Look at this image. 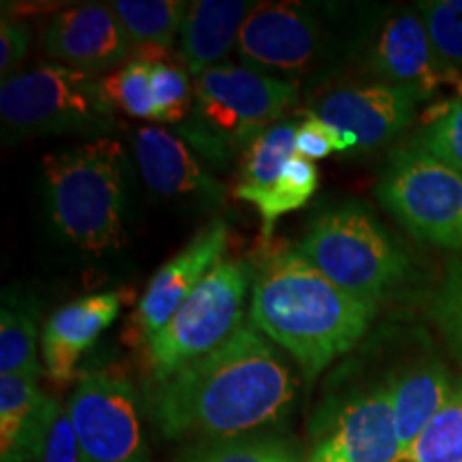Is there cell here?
<instances>
[{
    "mask_svg": "<svg viewBox=\"0 0 462 462\" xmlns=\"http://www.w3.org/2000/svg\"><path fill=\"white\" fill-rule=\"evenodd\" d=\"M296 390L285 356L245 323L215 351L157 383L150 415L165 441H221L282 429Z\"/></svg>",
    "mask_w": 462,
    "mask_h": 462,
    "instance_id": "obj_1",
    "label": "cell"
},
{
    "mask_svg": "<svg viewBox=\"0 0 462 462\" xmlns=\"http://www.w3.org/2000/svg\"><path fill=\"white\" fill-rule=\"evenodd\" d=\"M253 270L251 323L291 356L309 383L349 354L377 317V304L334 285L296 246L276 248Z\"/></svg>",
    "mask_w": 462,
    "mask_h": 462,
    "instance_id": "obj_2",
    "label": "cell"
},
{
    "mask_svg": "<svg viewBox=\"0 0 462 462\" xmlns=\"http://www.w3.org/2000/svg\"><path fill=\"white\" fill-rule=\"evenodd\" d=\"M125 152L109 137L45 154L48 210L62 238L92 255L125 242Z\"/></svg>",
    "mask_w": 462,
    "mask_h": 462,
    "instance_id": "obj_3",
    "label": "cell"
},
{
    "mask_svg": "<svg viewBox=\"0 0 462 462\" xmlns=\"http://www.w3.org/2000/svg\"><path fill=\"white\" fill-rule=\"evenodd\" d=\"M296 84L223 62L195 79L193 112L178 126L184 142L225 167L298 103Z\"/></svg>",
    "mask_w": 462,
    "mask_h": 462,
    "instance_id": "obj_4",
    "label": "cell"
},
{
    "mask_svg": "<svg viewBox=\"0 0 462 462\" xmlns=\"http://www.w3.org/2000/svg\"><path fill=\"white\" fill-rule=\"evenodd\" d=\"M296 248L334 285L373 304L388 298L409 274L407 253L357 201L323 210Z\"/></svg>",
    "mask_w": 462,
    "mask_h": 462,
    "instance_id": "obj_5",
    "label": "cell"
},
{
    "mask_svg": "<svg viewBox=\"0 0 462 462\" xmlns=\"http://www.w3.org/2000/svg\"><path fill=\"white\" fill-rule=\"evenodd\" d=\"M0 123L5 142L42 135L103 140L114 131L116 109L103 88V78L48 62L5 79Z\"/></svg>",
    "mask_w": 462,
    "mask_h": 462,
    "instance_id": "obj_6",
    "label": "cell"
},
{
    "mask_svg": "<svg viewBox=\"0 0 462 462\" xmlns=\"http://www.w3.org/2000/svg\"><path fill=\"white\" fill-rule=\"evenodd\" d=\"M253 274L255 270L251 263L223 259L176 315L148 340V362L157 383L215 351L245 326L242 317Z\"/></svg>",
    "mask_w": 462,
    "mask_h": 462,
    "instance_id": "obj_7",
    "label": "cell"
},
{
    "mask_svg": "<svg viewBox=\"0 0 462 462\" xmlns=\"http://www.w3.org/2000/svg\"><path fill=\"white\" fill-rule=\"evenodd\" d=\"M381 206L424 245L462 248V171L424 148L394 150L377 182Z\"/></svg>",
    "mask_w": 462,
    "mask_h": 462,
    "instance_id": "obj_8",
    "label": "cell"
},
{
    "mask_svg": "<svg viewBox=\"0 0 462 462\" xmlns=\"http://www.w3.org/2000/svg\"><path fill=\"white\" fill-rule=\"evenodd\" d=\"M309 432L310 462H402L388 377L326 398Z\"/></svg>",
    "mask_w": 462,
    "mask_h": 462,
    "instance_id": "obj_9",
    "label": "cell"
},
{
    "mask_svg": "<svg viewBox=\"0 0 462 462\" xmlns=\"http://www.w3.org/2000/svg\"><path fill=\"white\" fill-rule=\"evenodd\" d=\"M65 409L90 462H150L142 398L129 379L82 373Z\"/></svg>",
    "mask_w": 462,
    "mask_h": 462,
    "instance_id": "obj_10",
    "label": "cell"
},
{
    "mask_svg": "<svg viewBox=\"0 0 462 462\" xmlns=\"http://www.w3.org/2000/svg\"><path fill=\"white\" fill-rule=\"evenodd\" d=\"M242 65L282 82L315 73L328 50L319 14L300 3H259L238 37Z\"/></svg>",
    "mask_w": 462,
    "mask_h": 462,
    "instance_id": "obj_11",
    "label": "cell"
},
{
    "mask_svg": "<svg viewBox=\"0 0 462 462\" xmlns=\"http://www.w3.org/2000/svg\"><path fill=\"white\" fill-rule=\"evenodd\" d=\"M364 65L379 84L411 90L420 101L435 99L448 86L462 97V73L439 56L418 9L381 17L368 34Z\"/></svg>",
    "mask_w": 462,
    "mask_h": 462,
    "instance_id": "obj_12",
    "label": "cell"
},
{
    "mask_svg": "<svg viewBox=\"0 0 462 462\" xmlns=\"http://www.w3.org/2000/svg\"><path fill=\"white\" fill-rule=\"evenodd\" d=\"M418 103L411 90L373 82L328 92L304 114L351 133L357 140L356 152L362 154L394 142L415 120Z\"/></svg>",
    "mask_w": 462,
    "mask_h": 462,
    "instance_id": "obj_13",
    "label": "cell"
},
{
    "mask_svg": "<svg viewBox=\"0 0 462 462\" xmlns=\"http://www.w3.org/2000/svg\"><path fill=\"white\" fill-rule=\"evenodd\" d=\"M43 48L60 65L101 75L126 65L133 43L109 5L56 11L43 31Z\"/></svg>",
    "mask_w": 462,
    "mask_h": 462,
    "instance_id": "obj_14",
    "label": "cell"
},
{
    "mask_svg": "<svg viewBox=\"0 0 462 462\" xmlns=\"http://www.w3.org/2000/svg\"><path fill=\"white\" fill-rule=\"evenodd\" d=\"M227 242V225L212 221L152 276L135 310V328L142 340L148 343L223 262Z\"/></svg>",
    "mask_w": 462,
    "mask_h": 462,
    "instance_id": "obj_15",
    "label": "cell"
},
{
    "mask_svg": "<svg viewBox=\"0 0 462 462\" xmlns=\"http://www.w3.org/2000/svg\"><path fill=\"white\" fill-rule=\"evenodd\" d=\"M123 298L116 291L90 293L56 310L42 334L43 373L56 385L79 379V360L120 313Z\"/></svg>",
    "mask_w": 462,
    "mask_h": 462,
    "instance_id": "obj_16",
    "label": "cell"
},
{
    "mask_svg": "<svg viewBox=\"0 0 462 462\" xmlns=\"http://www.w3.org/2000/svg\"><path fill=\"white\" fill-rule=\"evenodd\" d=\"M133 152L146 187L161 198H199L212 206L223 201L225 187L182 137L161 126H140L133 135Z\"/></svg>",
    "mask_w": 462,
    "mask_h": 462,
    "instance_id": "obj_17",
    "label": "cell"
},
{
    "mask_svg": "<svg viewBox=\"0 0 462 462\" xmlns=\"http://www.w3.org/2000/svg\"><path fill=\"white\" fill-rule=\"evenodd\" d=\"M60 404L31 377H0V462H42Z\"/></svg>",
    "mask_w": 462,
    "mask_h": 462,
    "instance_id": "obj_18",
    "label": "cell"
},
{
    "mask_svg": "<svg viewBox=\"0 0 462 462\" xmlns=\"http://www.w3.org/2000/svg\"><path fill=\"white\" fill-rule=\"evenodd\" d=\"M255 3L246 0H195L189 3L180 32V62L195 79L223 65Z\"/></svg>",
    "mask_w": 462,
    "mask_h": 462,
    "instance_id": "obj_19",
    "label": "cell"
},
{
    "mask_svg": "<svg viewBox=\"0 0 462 462\" xmlns=\"http://www.w3.org/2000/svg\"><path fill=\"white\" fill-rule=\"evenodd\" d=\"M402 456L437 418L452 394L456 379L435 357H421L388 377Z\"/></svg>",
    "mask_w": 462,
    "mask_h": 462,
    "instance_id": "obj_20",
    "label": "cell"
},
{
    "mask_svg": "<svg viewBox=\"0 0 462 462\" xmlns=\"http://www.w3.org/2000/svg\"><path fill=\"white\" fill-rule=\"evenodd\" d=\"M109 7L137 50V60H163L180 37L189 3L182 0H114Z\"/></svg>",
    "mask_w": 462,
    "mask_h": 462,
    "instance_id": "obj_21",
    "label": "cell"
},
{
    "mask_svg": "<svg viewBox=\"0 0 462 462\" xmlns=\"http://www.w3.org/2000/svg\"><path fill=\"white\" fill-rule=\"evenodd\" d=\"M39 304L32 298L7 291L0 309V377L39 379L43 364L37 356Z\"/></svg>",
    "mask_w": 462,
    "mask_h": 462,
    "instance_id": "obj_22",
    "label": "cell"
},
{
    "mask_svg": "<svg viewBox=\"0 0 462 462\" xmlns=\"http://www.w3.org/2000/svg\"><path fill=\"white\" fill-rule=\"evenodd\" d=\"M317 189H319V170H317V165L313 161L296 154L274 184L263 189L236 184L234 195L257 208L259 217H262V236L263 240H268L273 236L276 221L282 215L304 208Z\"/></svg>",
    "mask_w": 462,
    "mask_h": 462,
    "instance_id": "obj_23",
    "label": "cell"
},
{
    "mask_svg": "<svg viewBox=\"0 0 462 462\" xmlns=\"http://www.w3.org/2000/svg\"><path fill=\"white\" fill-rule=\"evenodd\" d=\"M180 462H302L298 446L276 430L189 446Z\"/></svg>",
    "mask_w": 462,
    "mask_h": 462,
    "instance_id": "obj_24",
    "label": "cell"
},
{
    "mask_svg": "<svg viewBox=\"0 0 462 462\" xmlns=\"http://www.w3.org/2000/svg\"><path fill=\"white\" fill-rule=\"evenodd\" d=\"M296 120H281L268 126L253 140L240 154V182L242 187L263 189L281 178L289 161L298 154L296 150Z\"/></svg>",
    "mask_w": 462,
    "mask_h": 462,
    "instance_id": "obj_25",
    "label": "cell"
},
{
    "mask_svg": "<svg viewBox=\"0 0 462 462\" xmlns=\"http://www.w3.org/2000/svg\"><path fill=\"white\" fill-rule=\"evenodd\" d=\"M402 462H462V379L430 426L407 449Z\"/></svg>",
    "mask_w": 462,
    "mask_h": 462,
    "instance_id": "obj_26",
    "label": "cell"
},
{
    "mask_svg": "<svg viewBox=\"0 0 462 462\" xmlns=\"http://www.w3.org/2000/svg\"><path fill=\"white\" fill-rule=\"evenodd\" d=\"M150 86L159 123L180 126L195 106V88L190 86L189 71L170 58L154 60L150 62Z\"/></svg>",
    "mask_w": 462,
    "mask_h": 462,
    "instance_id": "obj_27",
    "label": "cell"
},
{
    "mask_svg": "<svg viewBox=\"0 0 462 462\" xmlns=\"http://www.w3.org/2000/svg\"><path fill=\"white\" fill-rule=\"evenodd\" d=\"M103 88L116 112L140 120H157L152 86H150V62L131 58L118 71L103 78Z\"/></svg>",
    "mask_w": 462,
    "mask_h": 462,
    "instance_id": "obj_28",
    "label": "cell"
},
{
    "mask_svg": "<svg viewBox=\"0 0 462 462\" xmlns=\"http://www.w3.org/2000/svg\"><path fill=\"white\" fill-rule=\"evenodd\" d=\"M429 313L448 349L462 362V257L449 262L432 291Z\"/></svg>",
    "mask_w": 462,
    "mask_h": 462,
    "instance_id": "obj_29",
    "label": "cell"
},
{
    "mask_svg": "<svg viewBox=\"0 0 462 462\" xmlns=\"http://www.w3.org/2000/svg\"><path fill=\"white\" fill-rule=\"evenodd\" d=\"M411 143L462 171V97L441 103Z\"/></svg>",
    "mask_w": 462,
    "mask_h": 462,
    "instance_id": "obj_30",
    "label": "cell"
},
{
    "mask_svg": "<svg viewBox=\"0 0 462 462\" xmlns=\"http://www.w3.org/2000/svg\"><path fill=\"white\" fill-rule=\"evenodd\" d=\"M418 11L439 56L462 67V0H421Z\"/></svg>",
    "mask_w": 462,
    "mask_h": 462,
    "instance_id": "obj_31",
    "label": "cell"
},
{
    "mask_svg": "<svg viewBox=\"0 0 462 462\" xmlns=\"http://www.w3.org/2000/svg\"><path fill=\"white\" fill-rule=\"evenodd\" d=\"M296 150L300 157L315 161L337 152H356L357 140L351 133L340 131L326 120L306 114V118L298 125Z\"/></svg>",
    "mask_w": 462,
    "mask_h": 462,
    "instance_id": "obj_32",
    "label": "cell"
},
{
    "mask_svg": "<svg viewBox=\"0 0 462 462\" xmlns=\"http://www.w3.org/2000/svg\"><path fill=\"white\" fill-rule=\"evenodd\" d=\"M28 48H31V26L3 11V20H0V75H3V82L9 79L11 71L24 60Z\"/></svg>",
    "mask_w": 462,
    "mask_h": 462,
    "instance_id": "obj_33",
    "label": "cell"
},
{
    "mask_svg": "<svg viewBox=\"0 0 462 462\" xmlns=\"http://www.w3.org/2000/svg\"><path fill=\"white\" fill-rule=\"evenodd\" d=\"M42 462H90L65 407L60 409L54 426H51Z\"/></svg>",
    "mask_w": 462,
    "mask_h": 462,
    "instance_id": "obj_34",
    "label": "cell"
}]
</instances>
